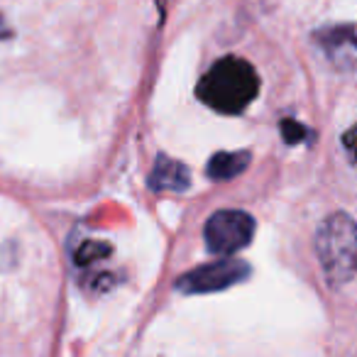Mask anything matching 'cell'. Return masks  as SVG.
Listing matches in <instances>:
<instances>
[{
    "label": "cell",
    "instance_id": "10",
    "mask_svg": "<svg viewBox=\"0 0 357 357\" xmlns=\"http://www.w3.org/2000/svg\"><path fill=\"white\" fill-rule=\"evenodd\" d=\"M10 37V30H8V25L3 20H0V40H8Z\"/></svg>",
    "mask_w": 357,
    "mask_h": 357
},
{
    "label": "cell",
    "instance_id": "6",
    "mask_svg": "<svg viewBox=\"0 0 357 357\" xmlns=\"http://www.w3.org/2000/svg\"><path fill=\"white\" fill-rule=\"evenodd\" d=\"M191 184V172L184 162L159 154L152 174H149V189L152 191H186Z\"/></svg>",
    "mask_w": 357,
    "mask_h": 357
},
{
    "label": "cell",
    "instance_id": "8",
    "mask_svg": "<svg viewBox=\"0 0 357 357\" xmlns=\"http://www.w3.org/2000/svg\"><path fill=\"white\" fill-rule=\"evenodd\" d=\"M282 132H284V139H287L289 144H298L308 135V130L303 128L301 123H294V120H284V123H282Z\"/></svg>",
    "mask_w": 357,
    "mask_h": 357
},
{
    "label": "cell",
    "instance_id": "3",
    "mask_svg": "<svg viewBox=\"0 0 357 357\" xmlns=\"http://www.w3.org/2000/svg\"><path fill=\"white\" fill-rule=\"evenodd\" d=\"M255 235V218L245 211H218L206 220V248L213 255L228 257L248 248Z\"/></svg>",
    "mask_w": 357,
    "mask_h": 357
},
{
    "label": "cell",
    "instance_id": "9",
    "mask_svg": "<svg viewBox=\"0 0 357 357\" xmlns=\"http://www.w3.org/2000/svg\"><path fill=\"white\" fill-rule=\"evenodd\" d=\"M108 252V248H103V245H98V243H86L84 248H81V252H79V262L84 264V262H91L93 257H100V255H105Z\"/></svg>",
    "mask_w": 357,
    "mask_h": 357
},
{
    "label": "cell",
    "instance_id": "1",
    "mask_svg": "<svg viewBox=\"0 0 357 357\" xmlns=\"http://www.w3.org/2000/svg\"><path fill=\"white\" fill-rule=\"evenodd\" d=\"M259 76L248 59L223 56L199 81L196 96L223 115H238L257 98Z\"/></svg>",
    "mask_w": 357,
    "mask_h": 357
},
{
    "label": "cell",
    "instance_id": "2",
    "mask_svg": "<svg viewBox=\"0 0 357 357\" xmlns=\"http://www.w3.org/2000/svg\"><path fill=\"white\" fill-rule=\"evenodd\" d=\"M316 252L326 279L333 287H347L355 279L357 235L355 220L347 213H333L316 233Z\"/></svg>",
    "mask_w": 357,
    "mask_h": 357
},
{
    "label": "cell",
    "instance_id": "5",
    "mask_svg": "<svg viewBox=\"0 0 357 357\" xmlns=\"http://www.w3.org/2000/svg\"><path fill=\"white\" fill-rule=\"evenodd\" d=\"M316 45L321 47V52L328 56L335 69L340 71H352L355 69V27L347 22V25H333V27H323L313 35Z\"/></svg>",
    "mask_w": 357,
    "mask_h": 357
},
{
    "label": "cell",
    "instance_id": "4",
    "mask_svg": "<svg viewBox=\"0 0 357 357\" xmlns=\"http://www.w3.org/2000/svg\"><path fill=\"white\" fill-rule=\"evenodd\" d=\"M250 277V267L240 259H220L204 267H196L176 279V289L184 294H211L223 291Z\"/></svg>",
    "mask_w": 357,
    "mask_h": 357
},
{
    "label": "cell",
    "instance_id": "7",
    "mask_svg": "<svg viewBox=\"0 0 357 357\" xmlns=\"http://www.w3.org/2000/svg\"><path fill=\"white\" fill-rule=\"evenodd\" d=\"M250 164V152H218L211 157L206 174L213 181H228L235 178L238 174H243Z\"/></svg>",
    "mask_w": 357,
    "mask_h": 357
}]
</instances>
